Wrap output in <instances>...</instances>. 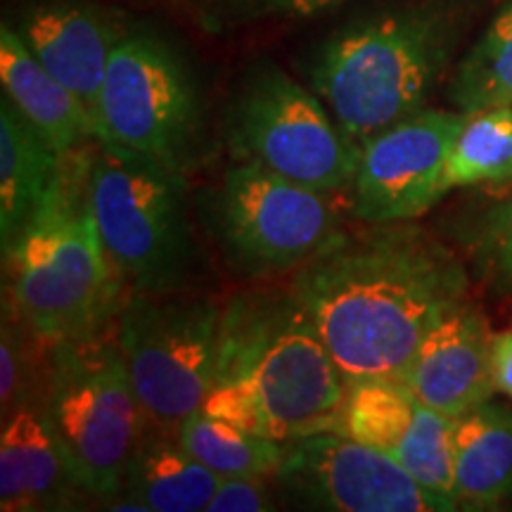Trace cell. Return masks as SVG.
Instances as JSON below:
<instances>
[{
	"label": "cell",
	"mask_w": 512,
	"mask_h": 512,
	"mask_svg": "<svg viewBox=\"0 0 512 512\" xmlns=\"http://www.w3.org/2000/svg\"><path fill=\"white\" fill-rule=\"evenodd\" d=\"M448 100L463 114L512 105V0L458 64Z\"/></svg>",
	"instance_id": "22"
},
{
	"label": "cell",
	"mask_w": 512,
	"mask_h": 512,
	"mask_svg": "<svg viewBox=\"0 0 512 512\" xmlns=\"http://www.w3.org/2000/svg\"><path fill=\"white\" fill-rule=\"evenodd\" d=\"M221 477L185 451L176 432L150 425L126 465L124 489L110 503L117 510L202 512Z\"/></svg>",
	"instance_id": "17"
},
{
	"label": "cell",
	"mask_w": 512,
	"mask_h": 512,
	"mask_svg": "<svg viewBox=\"0 0 512 512\" xmlns=\"http://www.w3.org/2000/svg\"><path fill=\"white\" fill-rule=\"evenodd\" d=\"M453 427L456 420L420 401L406 382L363 377L347 382V399L335 432L387 453L420 484L458 505Z\"/></svg>",
	"instance_id": "13"
},
{
	"label": "cell",
	"mask_w": 512,
	"mask_h": 512,
	"mask_svg": "<svg viewBox=\"0 0 512 512\" xmlns=\"http://www.w3.org/2000/svg\"><path fill=\"white\" fill-rule=\"evenodd\" d=\"M273 508L264 477H223L207 512H266Z\"/></svg>",
	"instance_id": "26"
},
{
	"label": "cell",
	"mask_w": 512,
	"mask_h": 512,
	"mask_svg": "<svg viewBox=\"0 0 512 512\" xmlns=\"http://www.w3.org/2000/svg\"><path fill=\"white\" fill-rule=\"evenodd\" d=\"M211 226L230 264L266 278L304 266L342 228V219L325 192L235 159L211 200Z\"/></svg>",
	"instance_id": "10"
},
{
	"label": "cell",
	"mask_w": 512,
	"mask_h": 512,
	"mask_svg": "<svg viewBox=\"0 0 512 512\" xmlns=\"http://www.w3.org/2000/svg\"><path fill=\"white\" fill-rule=\"evenodd\" d=\"M456 501L465 510H494L512 496V411L482 403L453 427Z\"/></svg>",
	"instance_id": "20"
},
{
	"label": "cell",
	"mask_w": 512,
	"mask_h": 512,
	"mask_svg": "<svg viewBox=\"0 0 512 512\" xmlns=\"http://www.w3.org/2000/svg\"><path fill=\"white\" fill-rule=\"evenodd\" d=\"M24 323L3 297V323H0V415H8L38 396L31 387V366L27 342L22 339Z\"/></svg>",
	"instance_id": "25"
},
{
	"label": "cell",
	"mask_w": 512,
	"mask_h": 512,
	"mask_svg": "<svg viewBox=\"0 0 512 512\" xmlns=\"http://www.w3.org/2000/svg\"><path fill=\"white\" fill-rule=\"evenodd\" d=\"M91 207L128 294L181 290L195 261L185 174L95 140Z\"/></svg>",
	"instance_id": "6"
},
{
	"label": "cell",
	"mask_w": 512,
	"mask_h": 512,
	"mask_svg": "<svg viewBox=\"0 0 512 512\" xmlns=\"http://www.w3.org/2000/svg\"><path fill=\"white\" fill-rule=\"evenodd\" d=\"M17 34L38 62L72 91L95 121L107 64L126 34L105 12L83 3H43L24 12Z\"/></svg>",
	"instance_id": "15"
},
{
	"label": "cell",
	"mask_w": 512,
	"mask_h": 512,
	"mask_svg": "<svg viewBox=\"0 0 512 512\" xmlns=\"http://www.w3.org/2000/svg\"><path fill=\"white\" fill-rule=\"evenodd\" d=\"M254 15H280V17H311L325 12L344 0H242Z\"/></svg>",
	"instance_id": "27"
},
{
	"label": "cell",
	"mask_w": 512,
	"mask_h": 512,
	"mask_svg": "<svg viewBox=\"0 0 512 512\" xmlns=\"http://www.w3.org/2000/svg\"><path fill=\"white\" fill-rule=\"evenodd\" d=\"M467 271L494 297H512V200L465 216L458 228Z\"/></svg>",
	"instance_id": "24"
},
{
	"label": "cell",
	"mask_w": 512,
	"mask_h": 512,
	"mask_svg": "<svg viewBox=\"0 0 512 512\" xmlns=\"http://www.w3.org/2000/svg\"><path fill=\"white\" fill-rule=\"evenodd\" d=\"M273 477L292 501L313 510H458L456 503L420 484L392 456L335 430L287 441L285 458Z\"/></svg>",
	"instance_id": "11"
},
{
	"label": "cell",
	"mask_w": 512,
	"mask_h": 512,
	"mask_svg": "<svg viewBox=\"0 0 512 512\" xmlns=\"http://www.w3.org/2000/svg\"><path fill=\"white\" fill-rule=\"evenodd\" d=\"M223 304L181 290L128 294L114 320V339L147 418L178 432L200 411L214 384Z\"/></svg>",
	"instance_id": "7"
},
{
	"label": "cell",
	"mask_w": 512,
	"mask_h": 512,
	"mask_svg": "<svg viewBox=\"0 0 512 512\" xmlns=\"http://www.w3.org/2000/svg\"><path fill=\"white\" fill-rule=\"evenodd\" d=\"M467 287L465 261L411 221L342 226L290 280L347 382L401 380Z\"/></svg>",
	"instance_id": "1"
},
{
	"label": "cell",
	"mask_w": 512,
	"mask_h": 512,
	"mask_svg": "<svg viewBox=\"0 0 512 512\" xmlns=\"http://www.w3.org/2000/svg\"><path fill=\"white\" fill-rule=\"evenodd\" d=\"M467 114L420 110L361 145L349 211L361 223L413 221L448 192L446 162Z\"/></svg>",
	"instance_id": "12"
},
{
	"label": "cell",
	"mask_w": 512,
	"mask_h": 512,
	"mask_svg": "<svg viewBox=\"0 0 512 512\" xmlns=\"http://www.w3.org/2000/svg\"><path fill=\"white\" fill-rule=\"evenodd\" d=\"M86 496L38 399L5 415L0 430V510H74Z\"/></svg>",
	"instance_id": "16"
},
{
	"label": "cell",
	"mask_w": 512,
	"mask_h": 512,
	"mask_svg": "<svg viewBox=\"0 0 512 512\" xmlns=\"http://www.w3.org/2000/svg\"><path fill=\"white\" fill-rule=\"evenodd\" d=\"M41 411L69 470L88 496L110 503L124 489L126 465L147 418L114 332L48 347Z\"/></svg>",
	"instance_id": "5"
},
{
	"label": "cell",
	"mask_w": 512,
	"mask_h": 512,
	"mask_svg": "<svg viewBox=\"0 0 512 512\" xmlns=\"http://www.w3.org/2000/svg\"><path fill=\"white\" fill-rule=\"evenodd\" d=\"M185 451L223 477H273L285 458L283 441L249 434L207 411H195L176 432Z\"/></svg>",
	"instance_id": "21"
},
{
	"label": "cell",
	"mask_w": 512,
	"mask_h": 512,
	"mask_svg": "<svg viewBox=\"0 0 512 512\" xmlns=\"http://www.w3.org/2000/svg\"><path fill=\"white\" fill-rule=\"evenodd\" d=\"M93 150L95 140L62 155L48 197L3 256L5 299L46 349L110 332L128 297L93 216Z\"/></svg>",
	"instance_id": "3"
},
{
	"label": "cell",
	"mask_w": 512,
	"mask_h": 512,
	"mask_svg": "<svg viewBox=\"0 0 512 512\" xmlns=\"http://www.w3.org/2000/svg\"><path fill=\"white\" fill-rule=\"evenodd\" d=\"M98 140L140 152L188 174L200 157L197 88L174 50L150 34H126L107 64Z\"/></svg>",
	"instance_id": "9"
},
{
	"label": "cell",
	"mask_w": 512,
	"mask_h": 512,
	"mask_svg": "<svg viewBox=\"0 0 512 512\" xmlns=\"http://www.w3.org/2000/svg\"><path fill=\"white\" fill-rule=\"evenodd\" d=\"M347 377L290 287L223 304L221 347L202 411L249 434L287 441L337 430Z\"/></svg>",
	"instance_id": "2"
},
{
	"label": "cell",
	"mask_w": 512,
	"mask_h": 512,
	"mask_svg": "<svg viewBox=\"0 0 512 512\" xmlns=\"http://www.w3.org/2000/svg\"><path fill=\"white\" fill-rule=\"evenodd\" d=\"M0 81L12 105L60 155L98 140L86 107L36 60L8 24L0 27Z\"/></svg>",
	"instance_id": "18"
},
{
	"label": "cell",
	"mask_w": 512,
	"mask_h": 512,
	"mask_svg": "<svg viewBox=\"0 0 512 512\" xmlns=\"http://www.w3.org/2000/svg\"><path fill=\"white\" fill-rule=\"evenodd\" d=\"M512 181V105L465 117L446 162L448 190Z\"/></svg>",
	"instance_id": "23"
},
{
	"label": "cell",
	"mask_w": 512,
	"mask_h": 512,
	"mask_svg": "<svg viewBox=\"0 0 512 512\" xmlns=\"http://www.w3.org/2000/svg\"><path fill=\"white\" fill-rule=\"evenodd\" d=\"M228 147L318 192L349 190L361 147L344 136L328 105L275 64L256 67L228 114Z\"/></svg>",
	"instance_id": "8"
},
{
	"label": "cell",
	"mask_w": 512,
	"mask_h": 512,
	"mask_svg": "<svg viewBox=\"0 0 512 512\" xmlns=\"http://www.w3.org/2000/svg\"><path fill=\"white\" fill-rule=\"evenodd\" d=\"M494 380L496 392L512 401V328L494 335Z\"/></svg>",
	"instance_id": "28"
},
{
	"label": "cell",
	"mask_w": 512,
	"mask_h": 512,
	"mask_svg": "<svg viewBox=\"0 0 512 512\" xmlns=\"http://www.w3.org/2000/svg\"><path fill=\"white\" fill-rule=\"evenodd\" d=\"M456 27L444 10L377 12L332 34L313 55L309 79L351 143L425 110L451 60Z\"/></svg>",
	"instance_id": "4"
},
{
	"label": "cell",
	"mask_w": 512,
	"mask_h": 512,
	"mask_svg": "<svg viewBox=\"0 0 512 512\" xmlns=\"http://www.w3.org/2000/svg\"><path fill=\"white\" fill-rule=\"evenodd\" d=\"M401 382L448 418L494 396V332L475 304L460 302L422 337Z\"/></svg>",
	"instance_id": "14"
},
{
	"label": "cell",
	"mask_w": 512,
	"mask_h": 512,
	"mask_svg": "<svg viewBox=\"0 0 512 512\" xmlns=\"http://www.w3.org/2000/svg\"><path fill=\"white\" fill-rule=\"evenodd\" d=\"M62 155L48 143L8 95L0 102V252L10 254L48 197Z\"/></svg>",
	"instance_id": "19"
}]
</instances>
